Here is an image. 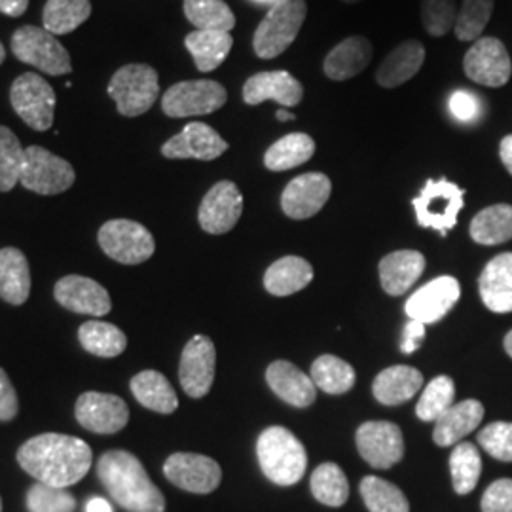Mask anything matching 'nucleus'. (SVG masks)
Listing matches in <instances>:
<instances>
[{
	"label": "nucleus",
	"instance_id": "35",
	"mask_svg": "<svg viewBox=\"0 0 512 512\" xmlns=\"http://www.w3.org/2000/svg\"><path fill=\"white\" fill-rule=\"evenodd\" d=\"M80 346L95 357H118L128 348V338L116 325L105 321H86L78 329Z\"/></svg>",
	"mask_w": 512,
	"mask_h": 512
},
{
	"label": "nucleus",
	"instance_id": "29",
	"mask_svg": "<svg viewBox=\"0 0 512 512\" xmlns=\"http://www.w3.org/2000/svg\"><path fill=\"white\" fill-rule=\"evenodd\" d=\"M31 294L29 260L16 247L0 249V298L12 306H21Z\"/></svg>",
	"mask_w": 512,
	"mask_h": 512
},
{
	"label": "nucleus",
	"instance_id": "6",
	"mask_svg": "<svg viewBox=\"0 0 512 512\" xmlns=\"http://www.w3.org/2000/svg\"><path fill=\"white\" fill-rule=\"evenodd\" d=\"M412 205L421 228H431L446 236L458 224L459 211L465 205V190L448 179H429Z\"/></svg>",
	"mask_w": 512,
	"mask_h": 512
},
{
	"label": "nucleus",
	"instance_id": "8",
	"mask_svg": "<svg viewBox=\"0 0 512 512\" xmlns=\"http://www.w3.org/2000/svg\"><path fill=\"white\" fill-rule=\"evenodd\" d=\"M99 247L120 264H143L156 251L154 236L135 220L114 219L99 228Z\"/></svg>",
	"mask_w": 512,
	"mask_h": 512
},
{
	"label": "nucleus",
	"instance_id": "33",
	"mask_svg": "<svg viewBox=\"0 0 512 512\" xmlns=\"http://www.w3.org/2000/svg\"><path fill=\"white\" fill-rule=\"evenodd\" d=\"M133 397L148 410L158 414H173L179 406L177 393L164 374L156 370H143L131 378Z\"/></svg>",
	"mask_w": 512,
	"mask_h": 512
},
{
	"label": "nucleus",
	"instance_id": "25",
	"mask_svg": "<svg viewBox=\"0 0 512 512\" xmlns=\"http://www.w3.org/2000/svg\"><path fill=\"white\" fill-rule=\"evenodd\" d=\"M423 61H425V48L420 40H406L385 55L376 73V82L387 90L399 88L420 73Z\"/></svg>",
	"mask_w": 512,
	"mask_h": 512
},
{
	"label": "nucleus",
	"instance_id": "22",
	"mask_svg": "<svg viewBox=\"0 0 512 512\" xmlns=\"http://www.w3.org/2000/svg\"><path fill=\"white\" fill-rule=\"evenodd\" d=\"M304 97L302 84L287 71H266L253 74L243 86L245 105H262L264 101H275L281 109H291L300 105Z\"/></svg>",
	"mask_w": 512,
	"mask_h": 512
},
{
	"label": "nucleus",
	"instance_id": "47",
	"mask_svg": "<svg viewBox=\"0 0 512 512\" xmlns=\"http://www.w3.org/2000/svg\"><path fill=\"white\" fill-rule=\"evenodd\" d=\"M76 499L65 488L38 482L27 494L29 512H74Z\"/></svg>",
	"mask_w": 512,
	"mask_h": 512
},
{
	"label": "nucleus",
	"instance_id": "60",
	"mask_svg": "<svg viewBox=\"0 0 512 512\" xmlns=\"http://www.w3.org/2000/svg\"><path fill=\"white\" fill-rule=\"evenodd\" d=\"M256 2H277V0H256Z\"/></svg>",
	"mask_w": 512,
	"mask_h": 512
},
{
	"label": "nucleus",
	"instance_id": "9",
	"mask_svg": "<svg viewBox=\"0 0 512 512\" xmlns=\"http://www.w3.org/2000/svg\"><path fill=\"white\" fill-rule=\"evenodd\" d=\"M228 101L226 88L215 80H186L173 84L162 97V110L169 118L205 116L222 109Z\"/></svg>",
	"mask_w": 512,
	"mask_h": 512
},
{
	"label": "nucleus",
	"instance_id": "42",
	"mask_svg": "<svg viewBox=\"0 0 512 512\" xmlns=\"http://www.w3.org/2000/svg\"><path fill=\"white\" fill-rule=\"evenodd\" d=\"M450 471L456 494H471L478 484L482 473V459L478 448L471 442H461L450 456Z\"/></svg>",
	"mask_w": 512,
	"mask_h": 512
},
{
	"label": "nucleus",
	"instance_id": "45",
	"mask_svg": "<svg viewBox=\"0 0 512 512\" xmlns=\"http://www.w3.org/2000/svg\"><path fill=\"white\" fill-rule=\"evenodd\" d=\"M494 0H463L454 33L463 42H476L492 19Z\"/></svg>",
	"mask_w": 512,
	"mask_h": 512
},
{
	"label": "nucleus",
	"instance_id": "41",
	"mask_svg": "<svg viewBox=\"0 0 512 512\" xmlns=\"http://www.w3.org/2000/svg\"><path fill=\"white\" fill-rule=\"evenodd\" d=\"M361 495L370 512H410L406 495L395 484L380 476H366L361 480Z\"/></svg>",
	"mask_w": 512,
	"mask_h": 512
},
{
	"label": "nucleus",
	"instance_id": "46",
	"mask_svg": "<svg viewBox=\"0 0 512 512\" xmlns=\"http://www.w3.org/2000/svg\"><path fill=\"white\" fill-rule=\"evenodd\" d=\"M456 0H421V23L431 37L448 35L458 21Z\"/></svg>",
	"mask_w": 512,
	"mask_h": 512
},
{
	"label": "nucleus",
	"instance_id": "28",
	"mask_svg": "<svg viewBox=\"0 0 512 512\" xmlns=\"http://www.w3.org/2000/svg\"><path fill=\"white\" fill-rule=\"evenodd\" d=\"M423 385V374L414 366L397 365L385 368L372 384L374 397L385 406L410 401Z\"/></svg>",
	"mask_w": 512,
	"mask_h": 512
},
{
	"label": "nucleus",
	"instance_id": "19",
	"mask_svg": "<svg viewBox=\"0 0 512 512\" xmlns=\"http://www.w3.org/2000/svg\"><path fill=\"white\" fill-rule=\"evenodd\" d=\"M332 183L323 173H306L293 179L281 194L283 213L294 220L315 217L329 202Z\"/></svg>",
	"mask_w": 512,
	"mask_h": 512
},
{
	"label": "nucleus",
	"instance_id": "50",
	"mask_svg": "<svg viewBox=\"0 0 512 512\" xmlns=\"http://www.w3.org/2000/svg\"><path fill=\"white\" fill-rule=\"evenodd\" d=\"M448 107L452 116L459 120V122H475L480 114V101L475 93L465 92V90H458V92L450 95Z\"/></svg>",
	"mask_w": 512,
	"mask_h": 512
},
{
	"label": "nucleus",
	"instance_id": "16",
	"mask_svg": "<svg viewBox=\"0 0 512 512\" xmlns=\"http://www.w3.org/2000/svg\"><path fill=\"white\" fill-rule=\"evenodd\" d=\"M357 450L374 469H389L404 456L401 429L389 421H366L357 429Z\"/></svg>",
	"mask_w": 512,
	"mask_h": 512
},
{
	"label": "nucleus",
	"instance_id": "4",
	"mask_svg": "<svg viewBox=\"0 0 512 512\" xmlns=\"http://www.w3.org/2000/svg\"><path fill=\"white\" fill-rule=\"evenodd\" d=\"M308 16L306 0H277L260 21L253 50L260 59H275L293 44Z\"/></svg>",
	"mask_w": 512,
	"mask_h": 512
},
{
	"label": "nucleus",
	"instance_id": "17",
	"mask_svg": "<svg viewBox=\"0 0 512 512\" xmlns=\"http://www.w3.org/2000/svg\"><path fill=\"white\" fill-rule=\"evenodd\" d=\"M243 213V196L232 181L215 184L202 200L198 220L207 234L220 236L230 232Z\"/></svg>",
	"mask_w": 512,
	"mask_h": 512
},
{
	"label": "nucleus",
	"instance_id": "7",
	"mask_svg": "<svg viewBox=\"0 0 512 512\" xmlns=\"http://www.w3.org/2000/svg\"><path fill=\"white\" fill-rule=\"evenodd\" d=\"M12 52L21 63L33 65L50 76H61L73 71L71 55L65 46L44 27L23 25L12 35Z\"/></svg>",
	"mask_w": 512,
	"mask_h": 512
},
{
	"label": "nucleus",
	"instance_id": "36",
	"mask_svg": "<svg viewBox=\"0 0 512 512\" xmlns=\"http://www.w3.org/2000/svg\"><path fill=\"white\" fill-rule=\"evenodd\" d=\"M469 234L480 245H499L512 239V205L497 203L482 209L471 222Z\"/></svg>",
	"mask_w": 512,
	"mask_h": 512
},
{
	"label": "nucleus",
	"instance_id": "18",
	"mask_svg": "<svg viewBox=\"0 0 512 512\" xmlns=\"http://www.w3.org/2000/svg\"><path fill=\"white\" fill-rule=\"evenodd\" d=\"M228 150V143L203 122H190L181 133L165 141L162 154L169 160H217Z\"/></svg>",
	"mask_w": 512,
	"mask_h": 512
},
{
	"label": "nucleus",
	"instance_id": "23",
	"mask_svg": "<svg viewBox=\"0 0 512 512\" xmlns=\"http://www.w3.org/2000/svg\"><path fill=\"white\" fill-rule=\"evenodd\" d=\"M266 382L281 401L294 408H306L317 397V387L313 380L289 361H275L268 366Z\"/></svg>",
	"mask_w": 512,
	"mask_h": 512
},
{
	"label": "nucleus",
	"instance_id": "55",
	"mask_svg": "<svg viewBox=\"0 0 512 512\" xmlns=\"http://www.w3.org/2000/svg\"><path fill=\"white\" fill-rule=\"evenodd\" d=\"M86 512H114L109 501L103 497H92L86 505Z\"/></svg>",
	"mask_w": 512,
	"mask_h": 512
},
{
	"label": "nucleus",
	"instance_id": "15",
	"mask_svg": "<svg viewBox=\"0 0 512 512\" xmlns=\"http://www.w3.org/2000/svg\"><path fill=\"white\" fill-rule=\"evenodd\" d=\"M74 416L84 429L92 433L114 435L128 425L129 408L126 401L116 395L88 391L78 397Z\"/></svg>",
	"mask_w": 512,
	"mask_h": 512
},
{
	"label": "nucleus",
	"instance_id": "49",
	"mask_svg": "<svg viewBox=\"0 0 512 512\" xmlns=\"http://www.w3.org/2000/svg\"><path fill=\"white\" fill-rule=\"evenodd\" d=\"M482 512H512V480L501 478L482 495Z\"/></svg>",
	"mask_w": 512,
	"mask_h": 512
},
{
	"label": "nucleus",
	"instance_id": "1",
	"mask_svg": "<svg viewBox=\"0 0 512 512\" xmlns=\"http://www.w3.org/2000/svg\"><path fill=\"white\" fill-rule=\"evenodd\" d=\"M92 448L88 442L69 435L44 433L21 444L19 467L38 482L69 488L88 475L92 467Z\"/></svg>",
	"mask_w": 512,
	"mask_h": 512
},
{
	"label": "nucleus",
	"instance_id": "30",
	"mask_svg": "<svg viewBox=\"0 0 512 512\" xmlns=\"http://www.w3.org/2000/svg\"><path fill=\"white\" fill-rule=\"evenodd\" d=\"M484 418V406L475 399L461 401L446 410L439 420L435 421L433 440L439 446H454L459 440L471 435Z\"/></svg>",
	"mask_w": 512,
	"mask_h": 512
},
{
	"label": "nucleus",
	"instance_id": "56",
	"mask_svg": "<svg viewBox=\"0 0 512 512\" xmlns=\"http://www.w3.org/2000/svg\"><path fill=\"white\" fill-rule=\"evenodd\" d=\"M277 120H281V122H293V120H296V116H294L291 110L279 109L277 110Z\"/></svg>",
	"mask_w": 512,
	"mask_h": 512
},
{
	"label": "nucleus",
	"instance_id": "24",
	"mask_svg": "<svg viewBox=\"0 0 512 512\" xmlns=\"http://www.w3.org/2000/svg\"><path fill=\"white\" fill-rule=\"evenodd\" d=\"M484 306L495 313L512 311V253L492 258L478 279Z\"/></svg>",
	"mask_w": 512,
	"mask_h": 512
},
{
	"label": "nucleus",
	"instance_id": "27",
	"mask_svg": "<svg viewBox=\"0 0 512 512\" xmlns=\"http://www.w3.org/2000/svg\"><path fill=\"white\" fill-rule=\"evenodd\" d=\"M425 256L420 251H395L380 260V281L387 294L401 296L423 274Z\"/></svg>",
	"mask_w": 512,
	"mask_h": 512
},
{
	"label": "nucleus",
	"instance_id": "21",
	"mask_svg": "<svg viewBox=\"0 0 512 512\" xmlns=\"http://www.w3.org/2000/svg\"><path fill=\"white\" fill-rule=\"evenodd\" d=\"M461 296L458 279L442 275L431 283L423 285L420 291L412 294L406 302V313L410 319L431 325L440 321L448 311L456 306Z\"/></svg>",
	"mask_w": 512,
	"mask_h": 512
},
{
	"label": "nucleus",
	"instance_id": "39",
	"mask_svg": "<svg viewBox=\"0 0 512 512\" xmlns=\"http://www.w3.org/2000/svg\"><path fill=\"white\" fill-rule=\"evenodd\" d=\"M311 380L329 395H344L355 385V370L336 355H321L311 365Z\"/></svg>",
	"mask_w": 512,
	"mask_h": 512
},
{
	"label": "nucleus",
	"instance_id": "38",
	"mask_svg": "<svg viewBox=\"0 0 512 512\" xmlns=\"http://www.w3.org/2000/svg\"><path fill=\"white\" fill-rule=\"evenodd\" d=\"M184 16L198 31H224L236 27V16L224 0H184Z\"/></svg>",
	"mask_w": 512,
	"mask_h": 512
},
{
	"label": "nucleus",
	"instance_id": "12",
	"mask_svg": "<svg viewBox=\"0 0 512 512\" xmlns=\"http://www.w3.org/2000/svg\"><path fill=\"white\" fill-rule=\"evenodd\" d=\"M463 71L480 86L501 88L511 80V55L499 38H478L465 54Z\"/></svg>",
	"mask_w": 512,
	"mask_h": 512
},
{
	"label": "nucleus",
	"instance_id": "32",
	"mask_svg": "<svg viewBox=\"0 0 512 512\" xmlns=\"http://www.w3.org/2000/svg\"><path fill=\"white\" fill-rule=\"evenodd\" d=\"M184 46L192 55L198 71L211 73L219 69L232 52L234 38L224 31H192L184 38Z\"/></svg>",
	"mask_w": 512,
	"mask_h": 512
},
{
	"label": "nucleus",
	"instance_id": "10",
	"mask_svg": "<svg viewBox=\"0 0 512 512\" xmlns=\"http://www.w3.org/2000/svg\"><path fill=\"white\" fill-rule=\"evenodd\" d=\"M76 181L73 165L42 147L25 148V164L19 184L42 196L67 192Z\"/></svg>",
	"mask_w": 512,
	"mask_h": 512
},
{
	"label": "nucleus",
	"instance_id": "48",
	"mask_svg": "<svg viewBox=\"0 0 512 512\" xmlns=\"http://www.w3.org/2000/svg\"><path fill=\"white\" fill-rule=\"evenodd\" d=\"M478 444L499 461H512V423L495 421L478 433Z\"/></svg>",
	"mask_w": 512,
	"mask_h": 512
},
{
	"label": "nucleus",
	"instance_id": "51",
	"mask_svg": "<svg viewBox=\"0 0 512 512\" xmlns=\"http://www.w3.org/2000/svg\"><path fill=\"white\" fill-rule=\"evenodd\" d=\"M18 393L8 374L0 368V421H12L18 416Z\"/></svg>",
	"mask_w": 512,
	"mask_h": 512
},
{
	"label": "nucleus",
	"instance_id": "61",
	"mask_svg": "<svg viewBox=\"0 0 512 512\" xmlns=\"http://www.w3.org/2000/svg\"><path fill=\"white\" fill-rule=\"evenodd\" d=\"M0 512H2V501H0Z\"/></svg>",
	"mask_w": 512,
	"mask_h": 512
},
{
	"label": "nucleus",
	"instance_id": "52",
	"mask_svg": "<svg viewBox=\"0 0 512 512\" xmlns=\"http://www.w3.org/2000/svg\"><path fill=\"white\" fill-rule=\"evenodd\" d=\"M423 338H425V325L420 323V321L410 319L403 330L401 351H403V353H414L416 349L420 348Z\"/></svg>",
	"mask_w": 512,
	"mask_h": 512
},
{
	"label": "nucleus",
	"instance_id": "34",
	"mask_svg": "<svg viewBox=\"0 0 512 512\" xmlns=\"http://www.w3.org/2000/svg\"><path fill=\"white\" fill-rule=\"evenodd\" d=\"M315 154V141L306 133H289L266 150L264 165L270 171H289L310 162Z\"/></svg>",
	"mask_w": 512,
	"mask_h": 512
},
{
	"label": "nucleus",
	"instance_id": "20",
	"mask_svg": "<svg viewBox=\"0 0 512 512\" xmlns=\"http://www.w3.org/2000/svg\"><path fill=\"white\" fill-rule=\"evenodd\" d=\"M55 300L65 310L105 317L112 310L109 291L84 275H65L55 283Z\"/></svg>",
	"mask_w": 512,
	"mask_h": 512
},
{
	"label": "nucleus",
	"instance_id": "54",
	"mask_svg": "<svg viewBox=\"0 0 512 512\" xmlns=\"http://www.w3.org/2000/svg\"><path fill=\"white\" fill-rule=\"evenodd\" d=\"M499 156H501V162L507 167V171L512 175V135L503 137L501 145H499Z\"/></svg>",
	"mask_w": 512,
	"mask_h": 512
},
{
	"label": "nucleus",
	"instance_id": "5",
	"mask_svg": "<svg viewBox=\"0 0 512 512\" xmlns=\"http://www.w3.org/2000/svg\"><path fill=\"white\" fill-rule=\"evenodd\" d=\"M107 93L122 116H141L152 109L160 95L158 73L145 63H129L112 74Z\"/></svg>",
	"mask_w": 512,
	"mask_h": 512
},
{
	"label": "nucleus",
	"instance_id": "58",
	"mask_svg": "<svg viewBox=\"0 0 512 512\" xmlns=\"http://www.w3.org/2000/svg\"><path fill=\"white\" fill-rule=\"evenodd\" d=\"M4 59H6V50H4V46H2V42H0V65L4 63Z\"/></svg>",
	"mask_w": 512,
	"mask_h": 512
},
{
	"label": "nucleus",
	"instance_id": "14",
	"mask_svg": "<svg viewBox=\"0 0 512 512\" xmlns=\"http://www.w3.org/2000/svg\"><path fill=\"white\" fill-rule=\"evenodd\" d=\"M215 365H217V349L211 338L196 334L181 355L179 380L184 393L192 399L205 397L215 382Z\"/></svg>",
	"mask_w": 512,
	"mask_h": 512
},
{
	"label": "nucleus",
	"instance_id": "53",
	"mask_svg": "<svg viewBox=\"0 0 512 512\" xmlns=\"http://www.w3.org/2000/svg\"><path fill=\"white\" fill-rule=\"evenodd\" d=\"M29 8V0H0V12L10 18H19Z\"/></svg>",
	"mask_w": 512,
	"mask_h": 512
},
{
	"label": "nucleus",
	"instance_id": "13",
	"mask_svg": "<svg viewBox=\"0 0 512 512\" xmlns=\"http://www.w3.org/2000/svg\"><path fill=\"white\" fill-rule=\"evenodd\" d=\"M164 475L171 484L190 494H211L220 486L222 469L215 459L179 452L165 459Z\"/></svg>",
	"mask_w": 512,
	"mask_h": 512
},
{
	"label": "nucleus",
	"instance_id": "43",
	"mask_svg": "<svg viewBox=\"0 0 512 512\" xmlns=\"http://www.w3.org/2000/svg\"><path fill=\"white\" fill-rule=\"evenodd\" d=\"M456 385L448 376H437L423 389L416 414L421 421H437L440 416L454 406Z\"/></svg>",
	"mask_w": 512,
	"mask_h": 512
},
{
	"label": "nucleus",
	"instance_id": "11",
	"mask_svg": "<svg viewBox=\"0 0 512 512\" xmlns=\"http://www.w3.org/2000/svg\"><path fill=\"white\" fill-rule=\"evenodd\" d=\"M10 103L29 128L48 131L54 126V88L40 74L18 76L10 90Z\"/></svg>",
	"mask_w": 512,
	"mask_h": 512
},
{
	"label": "nucleus",
	"instance_id": "59",
	"mask_svg": "<svg viewBox=\"0 0 512 512\" xmlns=\"http://www.w3.org/2000/svg\"><path fill=\"white\" fill-rule=\"evenodd\" d=\"M344 2H348V4H355V2H359V0H344Z\"/></svg>",
	"mask_w": 512,
	"mask_h": 512
},
{
	"label": "nucleus",
	"instance_id": "40",
	"mask_svg": "<svg viewBox=\"0 0 512 512\" xmlns=\"http://www.w3.org/2000/svg\"><path fill=\"white\" fill-rule=\"evenodd\" d=\"M313 497L327 507H342L349 497L348 478L336 463L319 465L310 480Z\"/></svg>",
	"mask_w": 512,
	"mask_h": 512
},
{
	"label": "nucleus",
	"instance_id": "31",
	"mask_svg": "<svg viewBox=\"0 0 512 512\" xmlns=\"http://www.w3.org/2000/svg\"><path fill=\"white\" fill-rule=\"evenodd\" d=\"M313 279L310 262L300 256H283L264 274V287L274 296H289L306 289Z\"/></svg>",
	"mask_w": 512,
	"mask_h": 512
},
{
	"label": "nucleus",
	"instance_id": "3",
	"mask_svg": "<svg viewBox=\"0 0 512 512\" xmlns=\"http://www.w3.org/2000/svg\"><path fill=\"white\" fill-rule=\"evenodd\" d=\"M256 456L262 473L277 486H294L308 467V454L302 442L285 427H268L256 442Z\"/></svg>",
	"mask_w": 512,
	"mask_h": 512
},
{
	"label": "nucleus",
	"instance_id": "44",
	"mask_svg": "<svg viewBox=\"0 0 512 512\" xmlns=\"http://www.w3.org/2000/svg\"><path fill=\"white\" fill-rule=\"evenodd\" d=\"M23 164L25 148L12 129L0 126V192H10L19 183Z\"/></svg>",
	"mask_w": 512,
	"mask_h": 512
},
{
	"label": "nucleus",
	"instance_id": "37",
	"mask_svg": "<svg viewBox=\"0 0 512 512\" xmlns=\"http://www.w3.org/2000/svg\"><path fill=\"white\" fill-rule=\"evenodd\" d=\"M92 16L90 0H48L42 10V25L52 35H69Z\"/></svg>",
	"mask_w": 512,
	"mask_h": 512
},
{
	"label": "nucleus",
	"instance_id": "2",
	"mask_svg": "<svg viewBox=\"0 0 512 512\" xmlns=\"http://www.w3.org/2000/svg\"><path fill=\"white\" fill-rule=\"evenodd\" d=\"M97 476L110 497L128 512H165V497L150 480L139 458L126 450L105 452Z\"/></svg>",
	"mask_w": 512,
	"mask_h": 512
},
{
	"label": "nucleus",
	"instance_id": "57",
	"mask_svg": "<svg viewBox=\"0 0 512 512\" xmlns=\"http://www.w3.org/2000/svg\"><path fill=\"white\" fill-rule=\"evenodd\" d=\"M505 351L512 357V330L505 336Z\"/></svg>",
	"mask_w": 512,
	"mask_h": 512
},
{
	"label": "nucleus",
	"instance_id": "26",
	"mask_svg": "<svg viewBox=\"0 0 512 512\" xmlns=\"http://www.w3.org/2000/svg\"><path fill=\"white\" fill-rule=\"evenodd\" d=\"M372 61V44L365 37H349L336 44L325 57L323 71L330 80L344 82L363 73Z\"/></svg>",
	"mask_w": 512,
	"mask_h": 512
}]
</instances>
